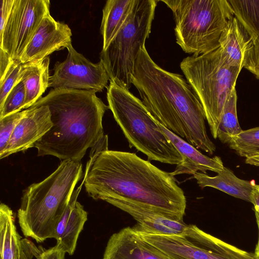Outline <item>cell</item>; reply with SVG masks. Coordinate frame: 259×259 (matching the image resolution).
I'll list each match as a JSON object with an SVG mask.
<instances>
[{"label": "cell", "mask_w": 259, "mask_h": 259, "mask_svg": "<svg viewBox=\"0 0 259 259\" xmlns=\"http://www.w3.org/2000/svg\"><path fill=\"white\" fill-rule=\"evenodd\" d=\"M108 136L91 148L82 180L94 200L135 202L183 221L186 199L174 176L134 153L109 150Z\"/></svg>", "instance_id": "cell-1"}, {"label": "cell", "mask_w": 259, "mask_h": 259, "mask_svg": "<svg viewBox=\"0 0 259 259\" xmlns=\"http://www.w3.org/2000/svg\"><path fill=\"white\" fill-rule=\"evenodd\" d=\"M152 115L164 127L196 148L213 154L216 148L207 134L201 103L182 75L157 65L144 46L132 78Z\"/></svg>", "instance_id": "cell-2"}, {"label": "cell", "mask_w": 259, "mask_h": 259, "mask_svg": "<svg viewBox=\"0 0 259 259\" xmlns=\"http://www.w3.org/2000/svg\"><path fill=\"white\" fill-rule=\"evenodd\" d=\"M47 106L53 126L35 144L37 156L81 161L104 137L102 120L109 109L93 91L53 89L30 107Z\"/></svg>", "instance_id": "cell-3"}, {"label": "cell", "mask_w": 259, "mask_h": 259, "mask_svg": "<svg viewBox=\"0 0 259 259\" xmlns=\"http://www.w3.org/2000/svg\"><path fill=\"white\" fill-rule=\"evenodd\" d=\"M82 176L81 161L62 160L45 179L23 190L17 217L25 237L37 242L54 238L56 226Z\"/></svg>", "instance_id": "cell-4"}, {"label": "cell", "mask_w": 259, "mask_h": 259, "mask_svg": "<svg viewBox=\"0 0 259 259\" xmlns=\"http://www.w3.org/2000/svg\"><path fill=\"white\" fill-rule=\"evenodd\" d=\"M107 99L109 109L131 148L145 154L149 160L173 165L183 161L182 155L159 127L157 120L129 90L110 81Z\"/></svg>", "instance_id": "cell-5"}, {"label": "cell", "mask_w": 259, "mask_h": 259, "mask_svg": "<svg viewBox=\"0 0 259 259\" xmlns=\"http://www.w3.org/2000/svg\"><path fill=\"white\" fill-rule=\"evenodd\" d=\"M161 1L172 12L176 42L193 56L219 48L221 35L234 17L227 0Z\"/></svg>", "instance_id": "cell-6"}, {"label": "cell", "mask_w": 259, "mask_h": 259, "mask_svg": "<svg viewBox=\"0 0 259 259\" xmlns=\"http://www.w3.org/2000/svg\"><path fill=\"white\" fill-rule=\"evenodd\" d=\"M180 67L201 103L212 136L217 139L223 108L241 69L227 63L220 47L184 58Z\"/></svg>", "instance_id": "cell-7"}, {"label": "cell", "mask_w": 259, "mask_h": 259, "mask_svg": "<svg viewBox=\"0 0 259 259\" xmlns=\"http://www.w3.org/2000/svg\"><path fill=\"white\" fill-rule=\"evenodd\" d=\"M156 0H136L126 21L105 50L100 61L110 81L128 90L136 60L151 32Z\"/></svg>", "instance_id": "cell-8"}, {"label": "cell", "mask_w": 259, "mask_h": 259, "mask_svg": "<svg viewBox=\"0 0 259 259\" xmlns=\"http://www.w3.org/2000/svg\"><path fill=\"white\" fill-rule=\"evenodd\" d=\"M137 232L173 259H232L228 243L194 225H188L184 232L178 234Z\"/></svg>", "instance_id": "cell-9"}, {"label": "cell", "mask_w": 259, "mask_h": 259, "mask_svg": "<svg viewBox=\"0 0 259 259\" xmlns=\"http://www.w3.org/2000/svg\"><path fill=\"white\" fill-rule=\"evenodd\" d=\"M49 0H14L3 32L0 49L20 60L44 17L50 13Z\"/></svg>", "instance_id": "cell-10"}, {"label": "cell", "mask_w": 259, "mask_h": 259, "mask_svg": "<svg viewBox=\"0 0 259 259\" xmlns=\"http://www.w3.org/2000/svg\"><path fill=\"white\" fill-rule=\"evenodd\" d=\"M68 55L62 62L55 64L54 72L50 77L49 87L102 92L110 78L100 61L93 63L78 53L72 45L67 48Z\"/></svg>", "instance_id": "cell-11"}, {"label": "cell", "mask_w": 259, "mask_h": 259, "mask_svg": "<svg viewBox=\"0 0 259 259\" xmlns=\"http://www.w3.org/2000/svg\"><path fill=\"white\" fill-rule=\"evenodd\" d=\"M71 36L69 27L56 21L49 13L42 19L19 60L26 63L42 60L54 52L72 45Z\"/></svg>", "instance_id": "cell-12"}, {"label": "cell", "mask_w": 259, "mask_h": 259, "mask_svg": "<svg viewBox=\"0 0 259 259\" xmlns=\"http://www.w3.org/2000/svg\"><path fill=\"white\" fill-rule=\"evenodd\" d=\"M25 110L6 148L0 153L1 159L34 147L35 143L52 127L51 112L47 106L30 107Z\"/></svg>", "instance_id": "cell-13"}, {"label": "cell", "mask_w": 259, "mask_h": 259, "mask_svg": "<svg viewBox=\"0 0 259 259\" xmlns=\"http://www.w3.org/2000/svg\"><path fill=\"white\" fill-rule=\"evenodd\" d=\"M103 259H173L145 240L133 227L124 228L110 237Z\"/></svg>", "instance_id": "cell-14"}, {"label": "cell", "mask_w": 259, "mask_h": 259, "mask_svg": "<svg viewBox=\"0 0 259 259\" xmlns=\"http://www.w3.org/2000/svg\"><path fill=\"white\" fill-rule=\"evenodd\" d=\"M108 203L131 215L137 222L133 227L137 232L173 235L182 233L188 227L184 221L172 220L132 201L114 200Z\"/></svg>", "instance_id": "cell-15"}, {"label": "cell", "mask_w": 259, "mask_h": 259, "mask_svg": "<svg viewBox=\"0 0 259 259\" xmlns=\"http://www.w3.org/2000/svg\"><path fill=\"white\" fill-rule=\"evenodd\" d=\"M83 185L82 182L73 191L55 229L54 239L57 241L56 245L71 255L75 251L78 236L88 219V212L77 201Z\"/></svg>", "instance_id": "cell-16"}, {"label": "cell", "mask_w": 259, "mask_h": 259, "mask_svg": "<svg viewBox=\"0 0 259 259\" xmlns=\"http://www.w3.org/2000/svg\"><path fill=\"white\" fill-rule=\"evenodd\" d=\"M161 130L168 138L182 155L183 161L177 165L175 169L170 174L175 176L180 174L194 175L197 172L206 174L207 170L218 174L224 167L221 157L215 156L209 157L203 154L198 149L164 127L157 120Z\"/></svg>", "instance_id": "cell-17"}, {"label": "cell", "mask_w": 259, "mask_h": 259, "mask_svg": "<svg viewBox=\"0 0 259 259\" xmlns=\"http://www.w3.org/2000/svg\"><path fill=\"white\" fill-rule=\"evenodd\" d=\"M219 44L222 56L229 65L241 69L246 66L253 52V44L235 17L223 30Z\"/></svg>", "instance_id": "cell-18"}, {"label": "cell", "mask_w": 259, "mask_h": 259, "mask_svg": "<svg viewBox=\"0 0 259 259\" xmlns=\"http://www.w3.org/2000/svg\"><path fill=\"white\" fill-rule=\"evenodd\" d=\"M198 186L209 187L219 190L233 197L250 202V196L255 184L253 181L241 179L228 168L225 167L217 175L211 177L197 172L193 175Z\"/></svg>", "instance_id": "cell-19"}, {"label": "cell", "mask_w": 259, "mask_h": 259, "mask_svg": "<svg viewBox=\"0 0 259 259\" xmlns=\"http://www.w3.org/2000/svg\"><path fill=\"white\" fill-rule=\"evenodd\" d=\"M50 58L23 63L21 74L25 91L24 109L31 107L41 98L49 87Z\"/></svg>", "instance_id": "cell-20"}, {"label": "cell", "mask_w": 259, "mask_h": 259, "mask_svg": "<svg viewBox=\"0 0 259 259\" xmlns=\"http://www.w3.org/2000/svg\"><path fill=\"white\" fill-rule=\"evenodd\" d=\"M136 0H108L103 9L101 33L102 50H105L115 36L131 14Z\"/></svg>", "instance_id": "cell-21"}, {"label": "cell", "mask_w": 259, "mask_h": 259, "mask_svg": "<svg viewBox=\"0 0 259 259\" xmlns=\"http://www.w3.org/2000/svg\"><path fill=\"white\" fill-rule=\"evenodd\" d=\"M15 225L14 213L7 204L0 205L1 259H22V240Z\"/></svg>", "instance_id": "cell-22"}, {"label": "cell", "mask_w": 259, "mask_h": 259, "mask_svg": "<svg viewBox=\"0 0 259 259\" xmlns=\"http://www.w3.org/2000/svg\"><path fill=\"white\" fill-rule=\"evenodd\" d=\"M234 13L253 44L259 41V0H229Z\"/></svg>", "instance_id": "cell-23"}, {"label": "cell", "mask_w": 259, "mask_h": 259, "mask_svg": "<svg viewBox=\"0 0 259 259\" xmlns=\"http://www.w3.org/2000/svg\"><path fill=\"white\" fill-rule=\"evenodd\" d=\"M237 100L235 88L225 104L218 129L217 138L224 144H228L233 137L242 131L237 118Z\"/></svg>", "instance_id": "cell-24"}, {"label": "cell", "mask_w": 259, "mask_h": 259, "mask_svg": "<svg viewBox=\"0 0 259 259\" xmlns=\"http://www.w3.org/2000/svg\"><path fill=\"white\" fill-rule=\"evenodd\" d=\"M230 148L246 158L259 154V126L242 130L228 143Z\"/></svg>", "instance_id": "cell-25"}, {"label": "cell", "mask_w": 259, "mask_h": 259, "mask_svg": "<svg viewBox=\"0 0 259 259\" xmlns=\"http://www.w3.org/2000/svg\"><path fill=\"white\" fill-rule=\"evenodd\" d=\"M26 91L21 79L10 92L0 107V119L24 108Z\"/></svg>", "instance_id": "cell-26"}, {"label": "cell", "mask_w": 259, "mask_h": 259, "mask_svg": "<svg viewBox=\"0 0 259 259\" xmlns=\"http://www.w3.org/2000/svg\"><path fill=\"white\" fill-rule=\"evenodd\" d=\"M23 63L14 60L4 77L0 80V107L12 89L21 80Z\"/></svg>", "instance_id": "cell-27"}, {"label": "cell", "mask_w": 259, "mask_h": 259, "mask_svg": "<svg viewBox=\"0 0 259 259\" xmlns=\"http://www.w3.org/2000/svg\"><path fill=\"white\" fill-rule=\"evenodd\" d=\"M25 112V109L0 119V153L6 148L15 127Z\"/></svg>", "instance_id": "cell-28"}, {"label": "cell", "mask_w": 259, "mask_h": 259, "mask_svg": "<svg viewBox=\"0 0 259 259\" xmlns=\"http://www.w3.org/2000/svg\"><path fill=\"white\" fill-rule=\"evenodd\" d=\"M244 68L252 73L256 79H259V41L254 46L251 56Z\"/></svg>", "instance_id": "cell-29"}, {"label": "cell", "mask_w": 259, "mask_h": 259, "mask_svg": "<svg viewBox=\"0 0 259 259\" xmlns=\"http://www.w3.org/2000/svg\"><path fill=\"white\" fill-rule=\"evenodd\" d=\"M250 202H251L254 208L256 223L258 228V240L256 244L254 255L256 257H259V190L254 188L252 190L250 196Z\"/></svg>", "instance_id": "cell-30"}, {"label": "cell", "mask_w": 259, "mask_h": 259, "mask_svg": "<svg viewBox=\"0 0 259 259\" xmlns=\"http://www.w3.org/2000/svg\"><path fill=\"white\" fill-rule=\"evenodd\" d=\"M14 2V0L1 1L0 34L3 32L11 13Z\"/></svg>", "instance_id": "cell-31"}, {"label": "cell", "mask_w": 259, "mask_h": 259, "mask_svg": "<svg viewBox=\"0 0 259 259\" xmlns=\"http://www.w3.org/2000/svg\"><path fill=\"white\" fill-rule=\"evenodd\" d=\"M65 252L57 245L41 251L36 259H65Z\"/></svg>", "instance_id": "cell-32"}, {"label": "cell", "mask_w": 259, "mask_h": 259, "mask_svg": "<svg viewBox=\"0 0 259 259\" xmlns=\"http://www.w3.org/2000/svg\"><path fill=\"white\" fill-rule=\"evenodd\" d=\"M0 80L6 74L14 60L5 52L0 49Z\"/></svg>", "instance_id": "cell-33"}, {"label": "cell", "mask_w": 259, "mask_h": 259, "mask_svg": "<svg viewBox=\"0 0 259 259\" xmlns=\"http://www.w3.org/2000/svg\"><path fill=\"white\" fill-rule=\"evenodd\" d=\"M245 163L259 166V154L245 158Z\"/></svg>", "instance_id": "cell-34"}, {"label": "cell", "mask_w": 259, "mask_h": 259, "mask_svg": "<svg viewBox=\"0 0 259 259\" xmlns=\"http://www.w3.org/2000/svg\"><path fill=\"white\" fill-rule=\"evenodd\" d=\"M254 188L259 190V185L255 184L254 185Z\"/></svg>", "instance_id": "cell-35"}, {"label": "cell", "mask_w": 259, "mask_h": 259, "mask_svg": "<svg viewBox=\"0 0 259 259\" xmlns=\"http://www.w3.org/2000/svg\"><path fill=\"white\" fill-rule=\"evenodd\" d=\"M254 257H255V256H254ZM255 259H259V257H255Z\"/></svg>", "instance_id": "cell-36"}]
</instances>
